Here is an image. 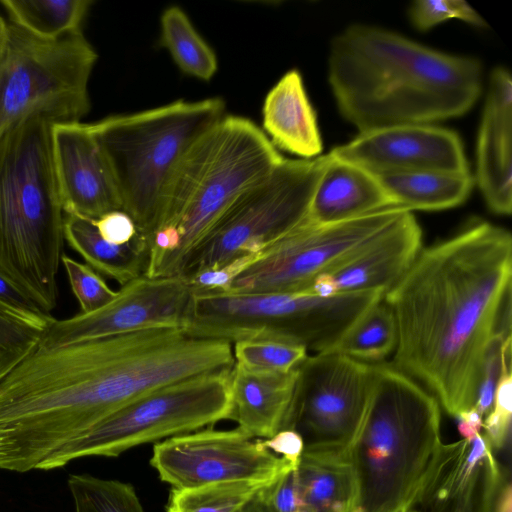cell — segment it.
<instances>
[{"label":"cell","instance_id":"6da1fadb","mask_svg":"<svg viewBox=\"0 0 512 512\" xmlns=\"http://www.w3.org/2000/svg\"><path fill=\"white\" fill-rule=\"evenodd\" d=\"M232 344L151 328L38 346L0 381V469L27 472L152 390L234 366Z\"/></svg>","mask_w":512,"mask_h":512},{"label":"cell","instance_id":"7a4b0ae2","mask_svg":"<svg viewBox=\"0 0 512 512\" xmlns=\"http://www.w3.org/2000/svg\"><path fill=\"white\" fill-rule=\"evenodd\" d=\"M511 276L510 232L477 221L421 250L384 296L397 327L392 365L451 416L474 407L483 351Z\"/></svg>","mask_w":512,"mask_h":512},{"label":"cell","instance_id":"3957f363","mask_svg":"<svg viewBox=\"0 0 512 512\" xmlns=\"http://www.w3.org/2000/svg\"><path fill=\"white\" fill-rule=\"evenodd\" d=\"M482 81L477 58L380 27L349 26L330 44L329 85L340 114L360 133L460 117L477 102Z\"/></svg>","mask_w":512,"mask_h":512},{"label":"cell","instance_id":"277c9868","mask_svg":"<svg viewBox=\"0 0 512 512\" xmlns=\"http://www.w3.org/2000/svg\"><path fill=\"white\" fill-rule=\"evenodd\" d=\"M283 158L264 131L241 116L225 115L202 134L172 177L145 276L179 277L220 216Z\"/></svg>","mask_w":512,"mask_h":512},{"label":"cell","instance_id":"5b68a950","mask_svg":"<svg viewBox=\"0 0 512 512\" xmlns=\"http://www.w3.org/2000/svg\"><path fill=\"white\" fill-rule=\"evenodd\" d=\"M52 126L33 115L0 137V271L47 314L57 305L65 240Z\"/></svg>","mask_w":512,"mask_h":512},{"label":"cell","instance_id":"8992f818","mask_svg":"<svg viewBox=\"0 0 512 512\" xmlns=\"http://www.w3.org/2000/svg\"><path fill=\"white\" fill-rule=\"evenodd\" d=\"M442 447L437 399L392 364H375L368 408L350 453L357 512L414 509Z\"/></svg>","mask_w":512,"mask_h":512},{"label":"cell","instance_id":"52a82bcc","mask_svg":"<svg viewBox=\"0 0 512 512\" xmlns=\"http://www.w3.org/2000/svg\"><path fill=\"white\" fill-rule=\"evenodd\" d=\"M225 115V102L213 97L195 102L178 100L89 124L116 183L122 211L132 218L137 233L150 246L182 157Z\"/></svg>","mask_w":512,"mask_h":512},{"label":"cell","instance_id":"ba28073f","mask_svg":"<svg viewBox=\"0 0 512 512\" xmlns=\"http://www.w3.org/2000/svg\"><path fill=\"white\" fill-rule=\"evenodd\" d=\"M97 58L82 30L43 39L8 24L0 51V137L33 115L53 124L79 122L91 108L88 83Z\"/></svg>","mask_w":512,"mask_h":512},{"label":"cell","instance_id":"9c48e42d","mask_svg":"<svg viewBox=\"0 0 512 512\" xmlns=\"http://www.w3.org/2000/svg\"><path fill=\"white\" fill-rule=\"evenodd\" d=\"M192 292L190 316L182 330L195 338L231 344L272 339L317 354L330 350L354 320L353 304L343 294Z\"/></svg>","mask_w":512,"mask_h":512},{"label":"cell","instance_id":"30bf717a","mask_svg":"<svg viewBox=\"0 0 512 512\" xmlns=\"http://www.w3.org/2000/svg\"><path fill=\"white\" fill-rule=\"evenodd\" d=\"M231 369L182 379L132 400L47 458L50 470L87 456L117 457L145 443L229 419Z\"/></svg>","mask_w":512,"mask_h":512},{"label":"cell","instance_id":"8fae6325","mask_svg":"<svg viewBox=\"0 0 512 512\" xmlns=\"http://www.w3.org/2000/svg\"><path fill=\"white\" fill-rule=\"evenodd\" d=\"M329 155L286 159L242 193L214 223L185 261L182 279L233 259L259 253L306 218Z\"/></svg>","mask_w":512,"mask_h":512},{"label":"cell","instance_id":"7c38bea8","mask_svg":"<svg viewBox=\"0 0 512 512\" xmlns=\"http://www.w3.org/2000/svg\"><path fill=\"white\" fill-rule=\"evenodd\" d=\"M408 210L389 207L354 219L314 225L303 221L262 250L231 284L239 293L307 292L313 280L358 253Z\"/></svg>","mask_w":512,"mask_h":512},{"label":"cell","instance_id":"4fadbf2b","mask_svg":"<svg viewBox=\"0 0 512 512\" xmlns=\"http://www.w3.org/2000/svg\"><path fill=\"white\" fill-rule=\"evenodd\" d=\"M375 364L339 353H318L297 367L284 429L298 432L304 450L351 451L362 426Z\"/></svg>","mask_w":512,"mask_h":512},{"label":"cell","instance_id":"5bb4252c","mask_svg":"<svg viewBox=\"0 0 512 512\" xmlns=\"http://www.w3.org/2000/svg\"><path fill=\"white\" fill-rule=\"evenodd\" d=\"M150 464L173 489L230 481L271 484L298 466L238 428L166 438L154 445Z\"/></svg>","mask_w":512,"mask_h":512},{"label":"cell","instance_id":"9a60e30c","mask_svg":"<svg viewBox=\"0 0 512 512\" xmlns=\"http://www.w3.org/2000/svg\"><path fill=\"white\" fill-rule=\"evenodd\" d=\"M192 300V289L180 277L141 276L121 286L97 311L55 319L39 346L54 348L151 328L183 329Z\"/></svg>","mask_w":512,"mask_h":512},{"label":"cell","instance_id":"2e32d148","mask_svg":"<svg viewBox=\"0 0 512 512\" xmlns=\"http://www.w3.org/2000/svg\"><path fill=\"white\" fill-rule=\"evenodd\" d=\"M329 154L373 174L470 172L458 134L433 124L396 125L361 132Z\"/></svg>","mask_w":512,"mask_h":512},{"label":"cell","instance_id":"e0dca14e","mask_svg":"<svg viewBox=\"0 0 512 512\" xmlns=\"http://www.w3.org/2000/svg\"><path fill=\"white\" fill-rule=\"evenodd\" d=\"M510 484L483 434L443 444L420 503L429 512H499Z\"/></svg>","mask_w":512,"mask_h":512},{"label":"cell","instance_id":"ac0fdd59","mask_svg":"<svg viewBox=\"0 0 512 512\" xmlns=\"http://www.w3.org/2000/svg\"><path fill=\"white\" fill-rule=\"evenodd\" d=\"M52 152L65 214L96 220L122 211L116 183L89 124H53Z\"/></svg>","mask_w":512,"mask_h":512},{"label":"cell","instance_id":"d6986e66","mask_svg":"<svg viewBox=\"0 0 512 512\" xmlns=\"http://www.w3.org/2000/svg\"><path fill=\"white\" fill-rule=\"evenodd\" d=\"M422 230L410 210L383 234L312 283L316 295L381 290L388 292L420 253Z\"/></svg>","mask_w":512,"mask_h":512},{"label":"cell","instance_id":"ffe728a7","mask_svg":"<svg viewBox=\"0 0 512 512\" xmlns=\"http://www.w3.org/2000/svg\"><path fill=\"white\" fill-rule=\"evenodd\" d=\"M476 181L495 214L512 211V78L492 70L476 144Z\"/></svg>","mask_w":512,"mask_h":512},{"label":"cell","instance_id":"44dd1931","mask_svg":"<svg viewBox=\"0 0 512 512\" xmlns=\"http://www.w3.org/2000/svg\"><path fill=\"white\" fill-rule=\"evenodd\" d=\"M297 368L269 372L234 364L231 370L230 420L251 438L267 439L285 427L291 405Z\"/></svg>","mask_w":512,"mask_h":512},{"label":"cell","instance_id":"7402d4cb","mask_svg":"<svg viewBox=\"0 0 512 512\" xmlns=\"http://www.w3.org/2000/svg\"><path fill=\"white\" fill-rule=\"evenodd\" d=\"M328 155L304 221L325 225L397 206L373 173Z\"/></svg>","mask_w":512,"mask_h":512},{"label":"cell","instance_id":"603a6c76","mask_svg":"<svg viewBox=\"0 0 512 512\" xmlns=\"http://www.w3.org/2000/svg\"><path fill=\"white\" fill-rule=\"evenodd\" d=\"M263 128L272 145L302 159L320 156L323 150L315 111L301 74L286 72L265 97Z\"/></svg>","mask_w":512,"mask_h":512},{"label":"cell","instance_id":"cb8c5ba5","mask_svg":"<svg viewBox=\"0 0 512 512\" xmlns=\"http://www.w3.org/2000/svg\"><path fill=\"white\" fill-rule=\"evenodd\" d=\"M64 237L87 265L121 286L146 274L151 246L139 234L129 243L112 244L101 237L94 220L65 214Z\"/></svg>","mask_w":512,"mask_h":512},{"label":"cell","instance_id":"d4e9b609","mask_svg":"<svg viewBox=\"0 0 512 512\" xmlns=\"http://www.w3.org/2000/svg\"><path fill=\"white\" fill-rule=\"evenodd\" d=\"M351 451L303 450L296 474L309 512H341L356 504Z\"/></svg>","mask_w":512,"mask_h":512},{"label":"cell","instance_id":"484cf974","mask_svg":"<svg viewBox=\"0 0 512 512\" xmlns=\"http://www.w3.org/2000/svg\"><path fill=\"white\" fill-rule=\"evenodd\" d=\"M397 206L436 211L457 207L471 194L470 172L416 171L374 174Z\"/></svg>","mask_w":512,"mask_h":512},{"label":"cell","instance_id":"4316f807","mask_svg":"<svg viewBox=\"0 0 512 512\" xmlns=\"http://www.w3.org/2000/svg\"><path fill=\"white\" fill-rule=\"evenodd\" d=\"M91 0H1L11 23L43 38L57 39L81 30Z\"/></svg>","mask_w":512,"mask_h":512},{"label":"cell","instance_id":"83f0119b","mask_svg":"<svg viewBox=\"0 0 512 512\" xmlns=\"http://www.w3.org/2000/svg\"><path fill=\"white\" fill-rule=\"evenodd\" d=\"M160 44L185 74L209 81L218 69L216 54L199 35L186 13L178 6L164 10L160 19Z\"/></svg>","mask_w":512,"mask_h":512},{"label":"cell","instance_id":"f1b7e54d","mask_svg":"<svg viewBox=\"0 0 512 512\" xmlns=\"http://www.w3.org/2000/svg\"><path fill=\"white\" fill-rule=\"evenodd\" d=\"M396 344L395 318L383 298L368 309L329 352L363 362H377L394 352Z\"/></svg>","mask_w":512,"mask_h":512},{"label":"cell","instance_id":"f546056e","mask_svg":"<svg viewBox=\"0 0 512 512\" xmlns=\"http://www.w3.org/2000/svg\"><path fill=\"white\" fill-rule=\"evenodd\" d=\"M268 485L270 484L230 481L183 489L172 488L165 511L244 512L260 491Z\"/></svg>","mask_w":512,"mask_h":512},{"label":"cell","instance_id":"4dcf8cb0","mask_svg":"<svg viewBox=\"0 0 512 512\" xmlns=\"http://www.w3.org/2000/svg\"><path fill=\"white\" fill-rule=\"evenodd\" d=\"M54 320L50 314L31 316L0 302V381L39 346Z\"/></svg>","mask_w":512,"mask_h":512},{"label":"cell","instance_id":"1f68e13d","mask_svg":"<svg viewBox=\"0 0 512 512\" xmlns=\"http://www.w3.org/2000/svg\"><path fill=\"white\" fill-rule=\"evenodd\" d=\"M68 487L75 512H144L129 483L74 474L68 479Z\"/></svg>","mask_w":512,"mask_h":512},{"label":"cell","instance_id":"d6a6232c","mask_svg":"<svg viewBox=\"0 0 512 512\" xmlns=\"http://www.w3.org/2000/svg\"><path fill=\"white\" fill-rule=\"evenodd\" d=\"M233 356L236 364L248 369L287 373L307 358L308 351L279 340L247 339L234 343Z\"/></svg>","mask_w":512,"mask_h":512},{"label":"cell","instance_id":"836d02e7","mask_svg":"<svg viewBox=\"0 0 512 512\" xmlns=\"http://www.w3.org/2000/svg\"><path fill=\"white\" fill-rule=\"evenodd\" d=\"M506 370H511V337L493 334L483 351L474 404L483 417L492 409L498 382Z\"/></svg>","mask_w":512,"mask_h":512},{"label":"cell","instance_id":"e575fe53","mask_svg":"<svg viewBox=\"0 0 512 512\" xmlns=\"http://www.w3.org/2000/svg\"><path fill=\"white\" fill-rule=\"evenodd\" d=\"M61 262L66 270L71 290L79 302L81 313L97 311L116 297L117 291L112 290L89 265L67 255L62 256Z\"/></svg>","mask_w":512,"mask_h":512},{"label":"cell","instance_id":"d590c367","mask_svg":"<svg viewBox=\"0 0 512 512\" xmlns=\"http://www.w3.org/2000/svg\"><path fill=\"white\" fill-rule=\"evenodd\" d=\"M408 13L413 26L424 32L452 18L487 27L482 17L464 0H417L411 4Z\"/></svg>","mask_w":512,"mask_h":512},{"label":"cell","instance_id":"8d00e7d4","mask_svg":"<svg viewBox=\"0 0 512 512\" xmlns=\"http://www.w3.org/2000/svg\"><path fill=\"white\" fill-rule=\"evenodd\" d=\"M511 395V370H506L498 382L492 409L483 420V435L492 449L503 448L509 439L512 414Z\"/></svg>","mask_w":512,"mask_h":512},{"label":"cell","instance_id":"74e56055","mask_svg":"<svg viewBox=\"0 0 512 512\" xmlns=\"http://www.w3.org/2000/svg\"><path fill=\"white\" fill-rule=\"evenodd\" d=\"M296 469L289 470L258 494L268 512H309L299 490Z\"/></svg>","mask_w":512,"mask_h":512},{"label":"cell","instance_id":"f35d334b","mask_svg":"<svg viewBox=\"0 0 512 512\" xmlns=\"http://www.w3.org/2000/svg\"><path fill=\"white\" fill-rule=\"evenodd\" d=\"M259 253L237 257L218 268L200 271L183 280L193 291H228L232 282L257 259Z\"/></svg>","mask_w":512,"mask_h":512},{"label":"cell","instance_id":"ab89813d","mask_svg":"<svg viewBox=\"0 0 512 512\" xmlns=\"http://www.w3.org/2000/svg\"><path fill=\"white\" fill-rule=\"evenodd\" d=\"M94 224L101 237L112 244L129 243L138 234L132 218L121 210L102 215Z\"/></svg>","mask_w":512,"mask_h":512},{"label":"cell","instance_id":"60d3db41","mask_svg":"<svg viewBox=\"0 0 512 512\" xmlns=\"http://www.w3.org/2000/svg\"><path fill=\"white\" fill-rule=\"evenodd\" d=\"M261 444L276 455L298 464L304 450L301 435L292 429H283L274 436L260 439Z\"/></svg>","mask_w":512,"mask_h":512},{"label":"cell","instance_id":"b9f144b4","mask_svg":"<svg viewBox=\"0 0 512 512\" xmlns=\"http://www.w3.org/2000/svg\"><path fill=\"white\" fill-rule=\"evenodd\" d=\"M0 302L27 315L41 316L47 314L1 271Z\"/></svg>","mask_w":512,"mask_h":512},{"label":"cell","instance_id":"7bdbcfd3","mask_svg":"<svg viewBox=\"0 0 512 512\" xmlns=\"http://www.w3.org/2000/svg\"><path fill=\"white\" fill-rule=\"evenodd\" d=\"M458 419V431L462 439L472 440L483 428V416L474 408L461 412Z\"/></svg>","mask_w":512,"mask_h":512},{"label":"cell","instance_id":"ee69618b","mask_svg":"<svg viewBox=\"0 0 512 512\" xmlns=\"http://www.w3.org/2000/svg\"><path fill=\"white\" fill-rule=\"evenodd\" d=\"M499 512H512V493H511V484H509L502 496Z\"/></svg>","mask_w":512,"mask_h":512},{"label":"cell","instance_id":"f6af8a7d","mask_svg":"<svg viewBox=\"0 0 512 512\" xmlns=\"http://www.w3.org/2000/svg\"><path fill=\"white\" fill-rule=\"evenodd\" d=\"M7 27L8 24L4 21V19L0 16V51L5 43L7 36Z\"/></svg>","mask_w":512,"mask_h":512},{"label":"cell","instance_id":"bcb514c9","mask_svg":"<svg viewBox=\"0 0 512 512\" xmlns=\"http://www.w3.org/2000/svg\"><path fill=\"white\" fill-rule=\"evenodd\" d=\"M341 512H357V510H356V507L354 506V507L347 508Z\"/></svg>","mask_w":512,"mask_h":512},{"label":"cell","instance_id":"7dc6e473","mask_svg":"<svg viewBox=\"0 0 512 512\" xmlns=\"http://www.w3.org/2000/svg\"><path fill=\"white\" fill-rule=\"evenodd\" d=\"M406 512H421V511H418V510H415V509H411V510H408Z\"/></svg>","mask_w":512,"mask_h":512}]
</instances>
